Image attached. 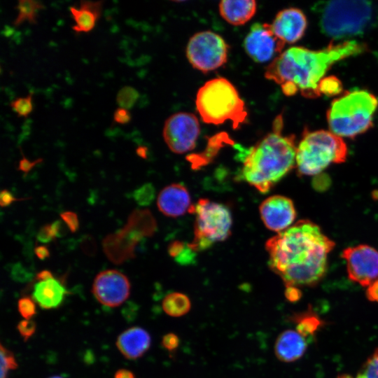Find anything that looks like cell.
<instances>
[{"label":"cell","instance_id":"277c9868","mask_svg":"<svg viewBox=\"0 0 378 378\" xmlns=\"http://www.w3.org/2000/svg\"><path fill=\"white\" fill-rule=\"evenodd\" d=\"M313 10L321 31L332 39L364 34L375 24V6L365 1H330L315 4Z\"/></svg>","mask_w":378,"mask_h":378},{"label":"cell","instance_id":"bcb514c9","mask_svg":"<svg viewBox=\"0 0 378 378\" xmlns=\"http://www.w3.org/2000/svg\"><path fill=\"white\" fill-rule=\"evenodd\" d=\"M136 152L139 156L141 158L146 157V148L139 146L137 148Z\"/></svg>","mask_w":378,"mask_h":378},{"label":"cell","instance_id":"f1b7e54d","mask_svg":"<svg viewBox=\"0 0 378 378\" xmlns=\"http://www.w3.org/2000/svg\"><path fill=\"white\" fill-rule=\"evenodd\" d=\"M318 90L327 96L337 95L342 91L341 80L336 76L324 77L319 83Z\"/></svg>","mask_w":378,"mask_h":378},{"label":"cell","instance_id":"1f68e13d","mask_svg":"<svg viewBox=\"0 0 378 378\" xmlns=\"http://www.w3.org/2000/svg\"><path fill=\"white\" fill-rule=\"evenodd\" d=\"M133 197L139 205L148 206L155 197V189L150 183L144 184L134 190Z\"/></svg>","mask_w":378,"mask_h":378},{"label":"cell","instance_id":"d6a6232c","mask_svg":"<svg viewBox=\"0 0 378 378\" xmlns=\"http://www.w3.org/2000/svg\"><path fill=\"white\" fill-rule=\"evenodd\" d=\"M18 310L24 319H32L36 313V302L32 298L22 297L18 302Z\"/></svg>","mask_w":378,"mask_h":378},{"label":"cell","instance_id":"ffe728a7","mask_svg":"<svg viewBox=\"0 0 378 378\" xmlns=\"http://www.w3.org/2000/svg\"><path fill=\"white\" fill-rule=\"evenodd\" d=\"M307 348V341L304 337L296 330H287L276 338L274 353L281 361L290 363L300 359Z\"/></svg>","mask_w":378,"mask_h":378},{"label":"cell","instance_id":"2e32d148","mask_svg":"<svg viewBox=\"0 0 378 378\" xmlns=\"http://www.w3.org/2000/svg\"><path fill=\"white\" fill-rule=\"evenodd\" d=\"M271 26L275 34L285 43H294L303 36L307 20L301 10L288 8L276 15Z\"/></svg>","mask_w":378,"mask_h":378},{"label":"cell","instance_id":"ba28073f","mask_svg":"<svg viewBox=\"0 0 378 378\" xmlns=\"http://www.w3.org/2000/svg\"><path fill=\"white\" fill-rule=\"evenodd\" d=\"M157 230V222L148 209H136L120 230L106 236L103 250L108 259L120 265L134 257L138 243L151 237Z\"/></svg>","mask_w":378,"mask_h":378},{"label":"cell","instance_id":"74e56055","mask_svg":"<svg viewBox=\"0 0 378 378\" xmlns=\"http://www.w3.org/2000/svg\"><path fill=\"white\" fill-rule=\"evenodd\" d=\"M179 337L174 333H168L163 336L162 346L168 351H174L179 345Z\"/></svg>","mask_w":378,"mask_h":378},{"label":"cell","instance_id":"d590c367","mask_svg":"<svg viewBox=\"0 0 378 378\" xmlns=\"http://www.w3.org/2000/svg\"><path fill=\"white\" fill-rule=\"evenodd\" d=\"M113 118L114 123L126 125L131 121L132 115L128 109L118 107L115 110Z\"/></svg>","mask_w":378,"mask_h":378},{"label":"cell","instance_id":"f35d334b","mask_svg":"<svg viewBox=\"0 0 378 378\" xmlns=\"http://www.w3.org/2000/svg\"><path fill=\"white\" fill-rule=\"evenodd\" d=\"M27 199V198H16L9 190L4 189L0 194V205L1 207H6L10 205L14 202L22 201Z\"/></svg>","mask_w":378,"mask_h":378},{"label":"cell","instance_id":"e575fe53","mask_svg":"<svg viewBox=\"0 0 378 378\" xmlns=\"http://www.w3.org/2000/svg\"><path fill=\"white\" fill-rule=\"evenodd\" d=\"M60 218L71 232H75L79 227V221L76 213L70 211L62 212Z\"/></svg>","mask_w":378,"mask_h":378},{"label":"cell","instance_id":"7dc6e473","mask_svg":"<svg viewBox=\"0 0 378 378\" xmlns=\"http://www.w3.org/2000/svg\"><path fill=\"white\" fill-rule=\"evenodd\" d=\"M337 378H353V377H351L350 375L343 374V375L339 376Z\"/></svg>","mask_w":378,"mask_h":378},{"label":"cell","instance_id":"5bb4252c","mask_svg":"<svg viewBox=\"0 0 378 378\" xmlns=\"http://www.w3.org/2000/svg\"><path fill=\"white\" fill-rule=\"evenodd\" d=\"M130 288V282L124 274L115 270H106L95 276L92 292L100 304L116 307L129 298Z\"/></svg>","mask_w":378,"mask_h":378},{"label":"cell","instance_id":"7c38bea8","mask_svg":"<svg viewBox=\"0 0 378 378\" xmlns=\"http://www.w3.org/2000/svg\"><path fill=\"white\" fill-rule=\"evenodd\" d=\"M342 258L352 281L368 287L378 279V251L374 248L367 244L348 247L343 250Z\"/></svg>","mask_w":378,"mask_h":378},{"label":"cell","instance_id":"44dd1931","mask_svg":"<svg viewBox=\"0 0 378 378\" xmlns=\"http://www.w3.org/2000/svg\"><path fill=\"white\" fill-rule=\"evenodd\" d=\"M104 3V1L82 0L78 7H69V12L75 22L71 27L75 34H87L95 27L101 17Z\"/></svg>","mask_w":378,"mask_h":378},{"label":"cell","instance_id":"4316f807","mask_svg":"<svg viewBox=\"0 0 378 378\" xmlns=\"http://www.w3.org/2000/svg\"><path fill=\"white\" fill-rule=\"evenodd\" d=\"M32 92L26 97H18L10 103V108L17 113L18 118H27L33 111Z\"/></svg>","mask_w":378,"mask_h":378},{"label":"cell","instance_id":"b9f144b4","mask_svg":"<svg viewBox=\"0 0 378 378\" xmlns=\"http://www.w3.org/2000/svg\"><path fill=\"white\" fill-rule=\"evenodd\" d=\"M366 297L370 301L378 302V279L368 286Z\"/></svg>","mask_w":378,"mask_h":378},{"label":"cell","instance_id":"8d00e7d4","mask_svg":"<svg viewBox=\"0 0 378 378\" xmlns=\"http://www.w3.org/2000/svg\"><path fill=\"white\" fill-rule=\"evenodd\" d=\"M55 238L56 237L51 224L42 226L37 234L38 240L42 243H48Z\"/></svg>","mask_w":378,"mask_h":378},{"label":"cell","instance_id":"484cf974","mask_svg":"<svg viewBox=\"0 0 378 378\" xmlns=\"http://www.w3.org/2000/svg\"><path fill=\"white\" fill-rule=\"evenodd\" d=\"M218 136L210 139L206 149L202 153L192 154L188 158L192 169H198L211 162L217 155L219 149L222 147V140Z\"/></svg>","mask_w":378,"mask_h":378},{"label":"cell","instance_id":"8fae6325","mask_svg":"<svg viewBox=\"0 0 378 378\" xmlns=\"http://www.w3.org/2000/svg\"><path fill=\"white\" fill-rule=\"evenodd\" d=\"M200 134L197 118L188 112L175 113L165 120L162 136L172 152L183 154L193 150Z\"/></svg>","mask_w":378,"mask_h":378},{"label":"cell","instance_id":"83f0119b","mask_svg":"<svg viewBox=\"0 0 378 378\" xmlns=\"http://www.w3.org/2000/svg\"><path fill=\"white\" fill-rule=\"evenodd\" d=\"M139 97L138 91L131 86H124L118 92L116 102L120 107L131 108Z\"/></svg>","mask_w":378,"mask_h":378},{"label":"cell","instance_id":"ee69618b","mask_svg":"<svg viewBox=\"0 0 378 378\" xmlns=\"http://www.w3.org/2000/svg\"><path fill=\"white\" fill-rule=\"evenodd\" d=\"M113 378H136L134 373L127 369H120L118 370Z\"/></svg>","mask_w":378,"mask_h":378},{"label":"cell","instance_id":"4fadbf2b","mask_svg":"<svg viewBox=\"0 0 378 378\" xmlns=\"http://www.w3.org/2000/svg\"><path fill=\"white\" fill-rule=\"evenodd\" d=\"M285 42L274 32L271 24L254 23L244 40V48L254 62L273 60L284 48Z\"/></svg>","mask_w":378,"mask_h":378},{"label":"cell","instance_id":"60d3db41","mask_svg":"<svg viewBox=\"0 0 378 378\" xmlns=\"http://www.w3.org/2000/svg\"><path fill=\"white\" fill-rule=\"evenodd\" d=\"M302 295V293L299 288L295 286L286 287L285 297L289 302H298Z\"/></svg>","mask_w":378,"mask_h":378},{"label":"cell","instance_id":"5b68a950","mask_svg":"<svg viewBox=\"0 0 378 378\" xmlns=\"http://www.w3.org/2000/svg\"><path fill=\"white\" fill-rule=\"evenodd\" d=\"M196 108L202 120L212 125H221L227 120L234 130L247 120L245 103L234 85L223 77L206 81L196 94Z\"/></svg>","mask_w":378,"mask_h":378},{"label":"cell","instance_id":"d6986e66","mask_svg":"<svg viewBox=\"0 0 378 378\" xmlns=\"http://www.w3.org/2000/svg\"><path fill=\"white\" fill-rule=\"evenodd\" d=\"M67 290L63 284L54 277L37 281L34 284L32 298L43 309H56L63 302Z\"/></svg>","mask_w":378,"mask_h":378},{"label":"cell","instance_id":"9a60e30c","mask_svg":"<svg viewBox=\"0 0 378 378\" xmlns=\"http://www.w3.org/2000/svg\"><path fill=\"white\" fill-rule=\"evenodd\" d=\"M261 219L267 229L281 232L292 225L296 218L293 201L283 195H272L260 205Z\"/></svg>","mask_w":378,"mask_h":378},{"label":"cell","instance_id":"ab89813d","mask_svg":"<svg viewBox=\"0 0 378 378\" xmlns=\"http://www.w3.org/2000/svg\"><path fill=\"white\" fill-rule=\"evenodd\" d=\"M22 154V158L19 162L18 165V169L24 172L27 173L30 170H31L37 164L43 161L42 158L36 159L34 161H30L24 155Z\"/></svg>","mask_w":378,"mask_h":378},{"label":"cell","instance_id":"52a82bcc","mask_svg":"<svg viewBox=\"0 0 378 378\" xmlns=\"http://www.w3.org/2000/svg\"><path fill=\"white\" fill-rule=\"evenodd\" d=\"M347 146L342 137L323 130L304 129L297 146L296 167L301 176L316 175L331 164L346 161Z\"/></svg>","mask_w":378,"mask_h":378},{"label":"cell","instance_id":"cb8c5ba5","mask_svg":"<svg viewBox=\"0 0 378 378\" xmlns=\"http://www.w3.org/2000/svg\"><path fill=\"white\" fill-rule=\"evenodd\" d=\"M15 8L18 13L12 24L15 27H18L25 21L31 24H36L37 13L39 10L45 9L46 6L39 1L19 0Z\"/></svg>","mask_w":378,"mask_h":378},{"label":"cell","instance_id":"c3c4849f","mask_svg":"<svg viewBox=\"0 0 378 378\" xmlns=\"http://www.w3.org/2000/svg\"><path fill=\"white\" fill-rule=\"evenodd\" d=\"M48 378H63V377L59 375H54V376L49 377Z\"/></svg>","mask_w":378,"mask_h":378},{"label":"cell","instance_id":"9c48e42d","mask_svg":"<svg viewBox=\"0 0 378 378\" xmlns=\"http://www.w3.org/2000/svg\"><path fill=\"white\" fill-rule=\"evenodd\" d=\"M189 213L195 215L194 238L188 244L195 252L206 250L230 235L232 216L224 204L202 198L192 206Z\"/></svg>","mask_w":378,"mask_h":378},{"label":"cell","instance_id":"d4e9b609","mask_svg":"<svg viewBox=\"0 0 378 378\" xmlns=\"http://www.w3.org/2000/svg\"><path fill=\"white\" fill-rule=\"evenodd\" d=\"M293 320L297 324L296 331L304 337L313 336L322 325L321 320L311 309L295 315Z\"/></svg>","mask_w":378,"mask_h":378},{"label":"cell","instance_id":"6da1fadb","mask_svg":"<svg viewBox=\"0 0 378 378\" xmlns=\"http://www.w3.org/2000/svg\"><path fill=\"white\" fill-rule=\"evenodd\" d=\"M335 246L314 222L300 220L265 244L269 266L286 287L314 286L324 277Z\"/></svg>","mask_w":378,"mask_h":378},{"label":"cell","instance_id":"7a4b0ae2","mask_svg":"<svg viewBox=\"0 0 378 378\" xmlns=\"http://www.w3.org/2000/svg\"><path fill=\"white\" fill-rule=\"evenodd\" d=\"M368 50L366 44L356 41H331L318 50L293 46L269 64L265 77L279 85L286 96L300 92L304 97L316 98L321 95L320 81L334 64Z\"/></svg>","mask_w":378,"mask_h":378},{"label":"cell","instance_id":"3957f363","mask_svg":"<svg viewBox=\"0 0 378 378\" xmlns=\"http://www.w3.org/2000/svg\"><path fill=\"white\" fill-rule=\"evenodd\" d=\"M282 115H277L272 130L244 154L239 176L260 192H268L296 165L294 134H283Z\"/></svg>","mask_w":378,"mask_h":378},{"label":"cell","instance_id":"ac0fdd59","mask_svg":"<svg viewBox=\"0 0 378 378\" xmlns=\"http://www.w3.org/2000/svg\"><path fill=\"white\" fill-rule=\"evenodd\" d=\"M150 344L149 333L138 326L131 327L121 332L115 342L120 354L130 360L141 357L149 349Z\"/></svg>","mask_w":378,"mask_h":378},{"label":"cell","instance_id":"e0dca14e","mask_svg":"<svg viewBox=\"0 0 378 378\" xmlns=\"http://www.w3.org/2000/svg\"><path fill=\"white\" fill-rule=\"evenodd\" d=\"M157 205L160 212L169 217L182 216L192 206L188 189L180 183L164 187L158 196Z\"/></svg>","mask_w":378,"mask_h":378},{"label":"cell","instance_id":"836d02e7","mask_svg":"<svg viewBox=\"0 0 378 378\" xmlns=\"http://www.w3.org/2000/svg\"><path fill=\"white\" fill-rule=\"evenodd\" d=\"M17 330L24 340L27 341L35 333L36 324L32 319H22L17 325Z\"/></svg>","mask_w":378,"mask_h":378},{"label":"cell","instance_id":"603a6c76","mask_svg":"<svg viewBox=\"0 0 378 378\" xmlns=\"http://www.w3.org/2000/svg\"><path fill=\"white\" fill-rule=\"evenodd\" d=\"M164 312L172 317H179L186 314L190 309V300L187 295L178 292L168 294L162 300Z\"/></svg>","mask_w":378,"mask_h":378},{"label":"cell","instance_id":"7402d4cb","mask_svg":"<svg viewBox=\"0 0 378 378\" xmlns=\"http://www.w3.org/2000/svg\"><path fill=\"white\" fill-rule=\"evenodd\" d=\"M220 16L229 24L243 25L255 15L257 4L254 0H224L218 5Z\"/></svg>","mask_w":378,"mask_h":378},{"label":"cell","instance_id":"30bf717a","mask_svg":"<svg viewBox=\"0 0 378 378\" xmlns=\"http://www.w3.org/2000/svg\"><path fill=\"white\" fill-rule=\"evenodd\" d=\"M186 54L193 68L206 73L227 62L228 46L219 34L211 31H202L190 38Z\"/></svg>","mask_w":378,"mask_h":378},{"label":"cell","instance_id":"7bdbcfd3","mask_svg":"<svg viewBox=\"0 0 378 378\" xmlns=\"http://www.w3.org/2000/svg\"><path fill=\"white\" fill-rule=\"evenodd\" d=\"M34 253L37 258L43 260L50 256L48 248L45 246H37L34 248Z\"/></svg>","mask_w":378,"mask_h":378},{"label":"cell","instance_id":"f6af8a7d","mask_svg":"<svg viewBox=\"0 0 378 378\" xmlns=\"http://www.w3.org/2000/svg\"><path fill=\"white\" fill-rule=\"evenodd\" d=\"M52 277H53L52 272L49 270H42L41 272L37 274L36 280L43 281V280H46Z\"/></svg>","mask_w":378,"mask_h":378},{"label":"cell","instance_id":"f546056e","mask_svg":"<svg viewBox=\"0 0 378 378\" xmlns=\"http://www.w3.org/2000/svg\"><path fill=\"white\" fill-rule=\"evenodd\" d=\"M356 378H378V348L363 365Z\"/></svg>","mask_w":378,"mask_h":378},{"label":"cell","instance_id":"4dcf8cb0","mask_svg":"<svg viewBox=\"0 0 378 378\" xmlns=\"http://www.w3.org/2000/svg\"><path fill=\"white\" fill-rule=\"evenodd\" d=\"M1 378H7L8 371L18 368L16 358L12 351L1 344Z\"/></svg>","mask_w":378,"mask_h":378},{"label":"cell","instance_id":"8992f818","mask_svg":"<svg viewBox=\"0 0 378 378\" xmlns=\"http://www.w3.org/2000/svg\"><path fill=\"white\" fill-rule=\"evenodd\" d=\"M377 107V97L367 90L345 92L331 102L327 111L330 132L340 137L355 138L372 127Z\"/></svg>","mask_w":378,"mask_h":378}]
</instances>
